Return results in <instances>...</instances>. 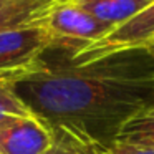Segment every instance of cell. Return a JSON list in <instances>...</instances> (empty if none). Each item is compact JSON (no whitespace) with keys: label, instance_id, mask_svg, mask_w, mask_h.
Masks as SVG:
<instances>
[{"label":"cell","instance_id":"cell-4","mask_svg":"<svg viewBox=\"0 0 154 154\" xmlns=\"http://www.w3.org/2000/svg\"><path fill=\"white\" fill-rule=\"evenodd\" d=\"M154 40V2L144 10L118 25L111 33L66 57V65H85L108 55L129 50H143Z\"/></svg>","mask_w":154,"mask_h":154},{"label":"cell","instance_id":"cell-6","mask_svg":"<svg viewBox=\"0 0 154 154\" xmlns=\"http://www.w3.org/2000/svg\"><path fill=\"white\" fill-rule=\"evenodd\" d=\"M71 2L93 17L100 18L101 22L118 27L144 10L154 0H71Z\"/></svg>","mask_w":154,"mask_h":154},{"label":"cell","instance_id":"cell-12","mask_svg":"<svg viewBox=\"0 0 154 154\" xmlns=\"http://www.w3.org/2000/svg\"><path fill=\"white\" fill-rule=\"evenodd\" d=\"M146 50H147V51H149V53H151V55H154V40H152V42H151V43H149V45H147V48H146Z\"/></svg>","mask_w":154,"mask_h":154},{"label":"cell","instance_id":"cell-11","mask_svg":"<svg viewBox=\"0 0 154 154\" xmlns=\"http://www.w3.org/2000/svg\"><path fill=\"white\" fill-rule=\"evenodd\" d=\"M103 154H154V146L123 143V141H111L103 149Z\"/></svg>","mask_w":154,"mask_h":154},{"label":"cell","instance_id":"cell-7","mask_svg":"<svg viewBox=\"0 0 154 154\" xmlns=\"http://www.w3.org/2000/svg\"><path fill=\"white\" fill-rule=\"evenodd\" d=\"M58 0H0V30L42 20Z\"/></svg>","mask_w":154,"mask_h":154},{"label":"cell","instance_id":"cell-8","mask_svg":"<svg viewBox=\"0 0 154 154\" xmlns=\"http://www.w3.org/2000/svg\"><path fill=\"white\" fill-rule=\"evenodd\" d=\"M113 141L154 146V108L134 114L119 126Z\"/></svg>","mask_w":154,"mask_h":154},{"label":"cell","instance_id":"cell-10","mask_svg":"<svg viewBox=\"0 0 154 154\" xmlns=\"http://www.w3.org/2000/svg\"><path fill=\"white\" fill-rule=\"evenodd\" d=\"M8 114L27 116V114H32V111L15 93L14 85L0 80V121Z\"/></svg>","mask_w":154,"mask_h":154},{"label":"cell","instance_id":"cell-9","mask_svg":"<svg viewBox=\"0 0 154 154\" xmlns=\"http://www.w3.org/2000/svg\"><path fill=\"white\" fill-rule=\"evenodd\" d=\"M53 134V144L43 154H103L100 147L68 134L60 129H50Z\"/></svg>","mask_w":154,"mask_h":154},{"label":"cell","instance_id":"cell-2","mask_svg":"<svg viewBox=\"0 0 154 154\" xmlns=\"http://www.w3.org/2000/svg\"><path fill=\"white\" fill-rule=\"evenodd\" d=\"M42 20L0 30L2 81L14 85L45 66L43 57L53 48V37Z\"/></svg>","mask_w":154,"mask_h":154},{"label":"cell","instance_id":"cell-3","mask_svg":"<svg viewBox=\"0 0 154 154\" xmlns=\"http://www.w3.org/2000/svg\"><path fill=\"white\" fill-rule=\"evenodd\" d=\"M42 22L53 37V48L65 50L68 55L101 40L116 28L114 25L93 17L71 0L55 2Z\"/></svg>","mask_w":154,"mask_h":154},{"label":"cell","instance_id":"cell-1","mask_svg":"<svg viewBox=\"0 0 154 154\" xmlns=\"http://www.w3.org/2000/svg\"><path fill=\"white\" fill-rule=\"evenodd\" d=\"M14 90L50 129L103 151L124 121L154 108V55L143 48L85 65L45 63Z\"/></svg>","mask_w":154,"mask_h":154},{"label":"cell","instance_id":"cell-5","mask_svg":"<svg viewBox=\"0 0 154 154\" xmlns=\"http://www.w3.org/2000/svg\"><path fill=\"white\" fill-rule=\"evenodd\" d=\"M51 144L50 128L35 114H8L0 121V154H43Z\"/></svg>","mask_w":154,"mask_h":154}]
</instances>
